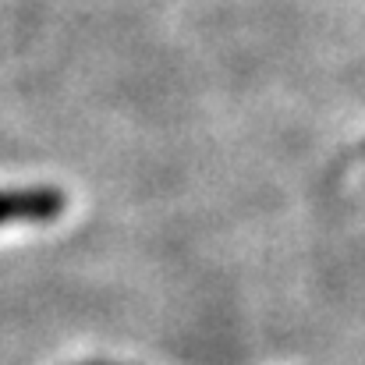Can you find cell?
<instances>
[{
    "instance_id": "cell-1",
    "label": "cell",
    "mask_w": 365,
    "mask_h": 365,
    "mask_svg": "<svg viewBox=\"0 0 365 365\" xmlns=\"http://www.w3.org/2000/svg\"><path fill=\"white\" fill-rule=\"evenodd\" d=\"M64 192L57 188H0V224L11 220H57L64 213Z\"/></svg>"
}]
</instances>
